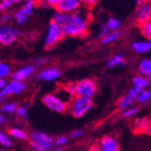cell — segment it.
Wrapping results in <instances>:
<instances>
[{
	"label": "cell",
	"mask_w": 151,
	"mask_h": 151,
	"mask_svg": "<svg viewBox=\"0 0 151 151\" xmlns=\"http://www.w3.org/2000/svg\"><path fill=\"white\" fill-rule=\"evenodd\" d=\"M88 17L82 12H74L69 14L66 22L62 25L64 35L78 37L82 36L87 33Z\"/></svg>",
	"instance_id": "obj_1"
},
{
	"label": "cell",
	"mask_w": 151,
	"mask_h": 151,
	"mask_svg": "<svg viewBox=\"0 0 151 151\" xmlns=\"http://www.w3.org/2000/svg\"><path fill=\"white\" fill-rule=\"evenodd\" d=\"M0 145L4 147H9L12 145L10 136L2 131H0Z\"/></svg>",
	"instance_id": "obj_31"
},
{
	"label": "cell",
	"mask_w": 151,
	"mask_h": 151,
	"mask_svg": "<svg viewBox=\"0 0 151 151\" xmlns=\"http://www.w3.org/2000/svg\"><path fill=\"white\" fill-rule=\"evenodd\" d=\"M7 120H8V118H7V116H6V114H5V113H0V125H4V124H6V123L7 122Z\"/></svg>",
	"instance_id": "obj_41"
},
{
	"label": "cell",
	"mask_w": 151,
	"mask_h": 151,
	"mask_svg": "<svg viewBox=\"0 0 151 151\" xmlns=\"http://www.w3.org/2000/svg\"><path fill=\"white\" fill-rule=\"evenodd\" d=\"M151 19V4L149 2H145L138 6L136 10V20L140 24L146 23Z\"/></svg>",
	"instance_id": "obj_11"
},
{
	"label": "cell",
	"mask_w": 151,
	"mask_h": 151,
	"mask_svg": "<svg viewBox=\"0 0 151 151\" xmlns=\"http://www.w3.org/2000/svg\"><path fill=\"white\" fill-rule=\"evenodd\" d=\"M147 1V0H136V5L137 6H139L141 4H144Z\"/></svg>",
	"instance_id": "obj_48"
},
{
	"label": "cell",
	"mask_w": 151,
	"mask_h": 151,
	"mask_svg": "<svg viewBox=\"0 0 151 151\" xmlns=\"http://www.w3.org/2000/svg\"><path fill=\"white\" fill-rule=\"evenodd\" d=\"M147 1H149V2H150V1H151V0H147Z\"/></svg>",
	"instance_id": "obj_51"
},
{
	"label": "cell",
	"mask_w": 151,
	"mask_h": 151,
	"mask_svg": "<svg viewBox=\"0 0 151 151\" xmlns=\"http://www.w3.org/2000/svg\"><path fill=\"white\" fill-rule=\"evenodd\" d=\"M21 1L22 0H2L0 2V13H3L6 10L11 8V6L21 3Z\"/></svg>",
	"instance_id": "obj_26"
},
{
	"label": "cell",
	"mask_w": 151,
	"mask_h": 151,
	"mask_svg": "<svg viewBox=\"0 0 151 151\" xmlns=\"http://www.w3.org/2000/svg\"><path fill=\"white\" fill-rule=\"evenodd\" d=\"M132 82H133V85L138 87L139 89H145L147 88L149 83H150V79H148L147 77L142 75V74H139V75H136L133 77L132 79Z\"/></svg>",
	"instance_id": "obj_19"
},
{
	"label": "cell",
	"mask_w": 151,
	"mask_h": 151,
	"mask_svg": "<svg viewBox=\"0 0 151 151\" xmlns=\"http://www.w3.org/2000/svg\"><path fill=\"white\" fill-rule=\"evenodd\" d=\"M97 91V85L93 80L83 79L76 83V95L91 98Z\"/></svg>",
	"instance_id": "obj_8"
},
{
	"label": "cell",
	"mask_w": 151,
	"mask_h": 151,
	"mask_svg": "<svg viewBox=\"0 0 151 151\" xmlns=\"http://www.w3.org/2000/svg\"><path fill=\"white\" fill-rule=\"evenodd\" d=\"M119 35H120V33L119 31H109L103 38H101V42L104 45L113 43L116 40L119 39Z\"/></svg>",
	"instance_id": "obj_24"
},
{
	"label": "cell",
	"mask_w": 151,
	"mask_h": 151,
	"mask_svg": "<svg viewBox=\"0 0 151 151\" xmlns=\"http://www.w3.org/2000/svg\"><path fill=\"white\" fill-rule=\"evenodd\" d=\"M0 151H7V150L5 149V148H0Z\"/></svg>",
	"instance_id": "obj_50"
},
{
	"label": "cell",
	"mask_w": 151,
	"mask_h": 151,
	"mask_svg": "<svg viewBox=\"0 0 151 151\" xmlns=\"http://www.w3.org/2000/svg\"><path fill=\"white\" fill-rule=\"evenodd\" d=\"M0 20H1L2 23H6L8 24L10 21L14 20V16L12 13L9 12H3V14L0 16Z\"/></svg>",
	"instance_id": "obj_34"
},
{
	"label": "cell",
	"mask_w": 151,
	"mask_h": 151,
	"mask_svg": "<svg viewBox=\"0 0 151 151\" xmlns=\"http://www.w3.org/2000/svg\"><path fill=\"white\" fill-rule=\"evenodd\" d=\"M142 89H139V88H138V87H136V86H132L131 88H129V90L128 91V94H129V95H131L132 97H134L135 99H136V97L138 96V94L140 92V91H141Z\"/></svg>",
	"instance_id": "obj_36"
},
{
	"label": "cell",
	"mask_w": 151,
	"mask_h": 151,
	"mask_svg": "<svg viewBox=\"0 0 151 151\" xmlns=\"http://www.w3.org/2000/svg\"><path fill=\"white\" fill-rule=\"evenodd\" d=\"M82 5L81 0H61L57 5L56 9L65 12L67 14H72L77 12Z\"/></svg>",
	"instance_id": "obj_13"
},
{
	"label": "cell",
	"mask_w": 151,
	"mask_h": 151,
	"mask_svg": "<svg viewBox=\"0 0 151 151\" xmlns=\"http://www.w3.org/2000/svg\"><path fill=\"white\" fill-rule=\"evenodd\" d=\"M124 63H125V61H124V56H123V54L117 53L107 62V67L114 68L117 66H123Z\"/></svg>",
	"instance_id": "obj_21"
},
{
	"label": "cell",
	"mask_w": 151,
	"mask_h": 151,
	"mask_svg": "<svg viewBox=\"0 0 151 151\" xmlns=\"http://www.w3.org/2000/svg\"><path fill=\"white\" fill-rule=\"evenodd\" d=\"M0 45H1V44H0Z\"/></svg>",
	"instance_id": "obj_52"
},
{
	"label": "cell",
	"mask_w": 151,
	"mask_h": 151,
	"mask_svg": "<svg viewBox=\"0 0 151 151\" xmlns=\"http://www.w3.org/2000/svg\"><path fill=\"white\" fill-rule=\"evenodd\" d=\"M63 88L66 91V92L69 94L72 98H73L74 96H76V83H68Z\"/></svg>",
	"instance_id": "obj_33"
},
{
	"label": "cell",
	"mask_w": 151,
	"mask_h": 151,
	"mask_svg": "<svg viewBox=\"0 0 151 151\" xmlns=\"http://www.w3.org/2000/svg\"><path fill=\"white\" fill-rule=\"evenodd\" d=\"M139 111V108L138 107H129L127 109H125L124 111L122 112V117L123 118H126V119H129V118H131L133 117L137 112Z\"/></svg>",
	"instance_id": "obj_32"
},
{
	"label": "cell",
	"mask_w": 151,
	"mask_h": 151,
	"mask_svg": "<svg viewBox=\"0 0 151 151\" xmlns=\"http://www.w3.org/2000/svg\"><path fill=\"white\" fill-rule=\"evenodd\" d=\"M82 4H84L87 6H92L95 4H97L99 2V0H81Z\"/></svg>",
	"instance_id": "obj_39"
},
{
	"label": "cell",
	"mask_w": 151,
	"mask_h": 151,
	"mask_svg": "<svg viewBox=\"0 0 151 151\" xmlns=\"http://www.w3.org/2000/svg\"><path fill=\"white\" fill-rule=\"evenodd\" d=\"M7 101V98L4 97V96H2L1 94H0V104H2L4 102H6Z\"/></svg>",
	"instance_id": "obj_46"
},
{
	"label": "cell",
	"mask_w": 151,
	"mask_h": 151,
	"mask_svg": "<svg viewBox=\"0 0 151 151\" xmlns=\"http://www.w3.org/2000/svg\"><path fill=\"white\" fill-rule=\"evenodd\" d=\"M18 32L12 24L9 23L0 24V44L1 45H11L16 42Z\"/></svg>",
	"instance_id": "obj_7"
},
{
	"label": "cell",
	"mask_w": 151,
	"mask_h": 151,
	"mask_svg": "<svg viewBox=\"0 0 151 151\" xmlns=\"http://www.w3.org/2000/svg\"><path fill=\"white\" fill-rule=\"evenodd\" d=\"M93 106L91 98L84 96H74L70 103V111L75 118H81L84 116Z\"/></svg>",
	"instance_id": "obj_2"
},
{
	"label": "cell",
	"mask_w": 151,
	"mask_h": 151,
	"mask_svg": "<svg viewBox=\"0 0 151 151\" xmlns=\"http://www.w3.org/2000/svg\"><path fill=\"white\" fill-rule=\"evenodd\" d=\"M134 100H136L134 97H132L131 95L128 94L125 95V96H123V97H121L119 101H118V105H119V109H125L127 108H129L134 101Z\"/></svg>",
	"instance_id": "obj_23"
},
{
	"label": "cell",
	"mask_w": 151,
	"mask_h": 151,
	"mask_svg": "<svg viewBox=\"0 0 151 151\" xmlns=\"http://www.w3.org/2000/svg\"><path fill=\"white\" fill-rule=\"evenodd\" d=\"M64 35L62 25L56 24L55 22H50L48 24L47 30L45 35V45L46 47H52L54 45H56L62 37Z\"/></svg>",
	"instance_id": "obj_4"
},
{
	"label": "cell",
	"mask_w": 151,
	"mask_h": 151,
	"mask_svg": "<svg viewBox=\"0 0 151 151\" xmlns=\"http://www.w3.org/2000/svg\"><path fill=\"white\" fill-rule=\"evenodd\" d=\"M8 135L11 138H14L18 140H27L29 139V136L26 133L25 130H24L21 128L18 127H12L8 129Z\"/></svg>",
	"instance_id": "obj_16"
},
{
	"label": "cell",
	"mask_w": 151,
	"mask_h": 151,
	"mask_svg": "<svg viewBox=\"0 0 151 151\" xmlns=\"http://www.w3.org/2000/svg\"><path fill=\"white\" fill-rule=\"evenodd\" d=\"M42 101L45 107H47L50 111H54V112L63 113L68 109L67 102L64 101L63 99H61L58 95L52 94V93L45 94L42 98Z\"/></svg>",
	"instance_id": "obj_6"
},
{
	"label": "cell",
	"mask_w": 151,
	"mask_h": 151,
	"mask_svg": "<svg viewBox=\"0 0 151 151\" xmlns=\"http://www.w3.org/2000/svg\"><path fill=\"white\" fill-rule=\"evenodd\" d=\"M30 146L33 149L49 151L54 145V139L49 134L43 131H32L29 135Z\"/></svg>",
	"instance_id": "obj_3"
},
{
	"label": "cell",
	"mask_w": 151,
	"mask_h": 151,
	"mask_svg": "<svg viewBox=\"0 0 151 151\" xmlns=\"http://www.w3.org/2000/svg\"><path fill=\"white\" fill-rule=\"evenodd\" d=\"M132 50L137 53H146L151 51V40H140L135 41L131 44Z\"/></svg>",
	"instance_id": "obj_15"
},
{
	"label": "cell",
	"mask_w": 151,
	"mask_h": 151,
	"mask_svg": "<svg viewBox=\"0 0 151 151\" xmlns=\"http://www.w3.org/2000/svg\"><path fill=\"white\" fill-rule=\"evenodd\" d=\"M140 30L142 35L147 40H151V19L140 24Z\"/></svg>",
	"instance_id": "obj_28"
},
{
	"label": "cell",
	"mask_w": 151,
	"mask_h": 151,
	"mask_svg": "<svg viewBox=\"0 0 151 151\" xmlns=\"http://www.w3.org/2000/svg\"><path fill=\"white\" fill-rule=\"evenodd\" d=\"M81 135H82V132H81V129H75V130H73L72 132L71 138L72 139H77V138H79V137H81Z\"/></svg>",
	"instance_id": "obj_40"
},
{
	"label": "cell",
	"mask_w": 151,
	"mask_h": 151,
	"mask_svg": "<svg viewBox=\"0 0 151 151\" xmlns=\"http://www.w3.org/2000/svg\"><path fill=\"white\" fill-rule=\"evenodd\" d=\"M61 71L56 67H47L36 74V80L44 81H53L61 77Z\"/></svg>",
	"instance_id": "obj_10"
},
{
	"label": "cell",
	"mask_w": 151,
	"mask_h": 151,
	"mask_svg": "<svg viewBox=\"0 0 151 151\" xmlns=\"http://www.w3.org/2000/svg\"><path fill=\"white\" fill-rule=\"evenodd\" d=\"M35 69H36V65L35 64H28V65L22 66L12 73L11 79L24 81L25 79L29 78L35 73Z\"/></svg>",
	"instance_id": "obj_12"
},
{
	"label": "cell",
	"mask_w": 151,
	"mask_h": 151,
	"mask_svg": "<svg viewBox=\"0 0 151 151\" xmlns=\"http://www.w3.org/2000/svg\"><path fill=\"white\" fill-rule=\"evenodd\" d=\"M99 147L102 151H119L117 139L111 136H105L100 140Z\"/></svg>",
	"instance_id": "obj_14"
},
{
	"label": "cell",
	"mask_w": 151,
	"mask_h": 151,
	"mask_svg": "<svg viewBox=\"0 0 151 151\" xmlns=\"http://www.w3.org/2000/svg\"><path fill=\"white\" fill-rule=\"evenodd\" d=\"M12 71L10 65L3 61H0V78L6 79L7 77L11 76Z\"/></svg>",
	"instance_id": "obj_25"
},
{
	"label": "cell",
	"mask_w": 151,
	"mask_h": 151,
	"mask_svg": "<svg viewBox=\"0 0 151 151\" xmlns=\"http://www.w3.org/2000/svg\"><path fill=\"white\" fill-rule=\"evenodd\" d=\"M16 114L17 115V117L20 119H22L24 121L28 120V111H27V108L24 105H20L17 107Z\"/></svg>",
	"instance_id": "obj_30"
},
{
	"label": "cell",
	"mask_w": 151,
	"mask_h": 151,
	"mask_svg": "<svg viewBox=\"0 0 151 151\" xmlns=\"http://www.w3.org/2000/svg\"><path fill=\"white\" fill-rule=\"evenodd\" d=\"M25 88H26V84L24 81L11 79L7 81L4 90L0 94L6 98H8L9 96H15V95L21 94L22 92L24 91Z\"/></svg>",
	"instance_id": "obj_9"
},
{
	"label": "cell",
	"mask_w": 151,
	"mask_h": 151,
	"mask_svg": "<svg viewBox=\"0 0 151 151\" xmlns=\"http://www.w3.org/2000/svg\"><path fill=\"white\" fill-rule=\"evenodd\" d=\"M45 62V58H36L34 62V64L36 66H39V65H42Z\"/></svg>",
	"instance_id": "obj_43"
},
{
	"label": "cell",
	"mask_w": 151,
	"mask_h": 151,
	"mask_svg": "<svg viewBox=\"0 0 151 151\" xmlns=\"http://www.w3.org/2000/svg\"><path fill=\"white\" fill-rule=\"evenodd\" d=\"M145 132H146V133H147V134H149V135H151V122L149 123V125H148V126H147V128L146 129Z\"/></svg>",
	"instance_id": "obj_47"
},
{
	"label": "cell",
	"mask_w": 151,
	"mask_h": 151,
	"mask_svg": "<svg viewBox=\"0 0 151 151\" xmlns=\"http://www.w3.org/2000/svg\"><path fill=\"white\" fill-rule=\"evenodd\" d=\"M68 16H69V14L56 9V11L52 14V21L55 22L56 24H58L60 25H63L66 22Z\"/></svg>",
	"instance_id": "obj_22"
},
{
	"label": "cell",
	"mask_w": 151,
	"mask_h": 151,
	"mask_svg": "<svg viewBox=\"0 0 151 151\" xmlns=\"http://www.w3.org/2000/svg\"><path fill=\"white\" fill-rule=\"evenodd\" d=\"M138 70L140 74H142L151 80V60L150 59L141 60L139 63Z\"/></svg>",
	"instance_id": "obj_17"
},
{
	"label": "cell",
	"mask_w": 151,
	"mask_h": 151,
	"mask_svg": "<svg viewBox=\"0 0 151 151\" xmlns=\"http://www.w3.org/2000/svg\"><path fill=\"white\" fill-rule=\"evenodd\" d=\"M149 123H150V120L147 117L136 119L133 123V129L137 133L145 131L146 129L147 128V126L149 125Z\"/></svg>",
	"instance_id": "obj_18"
},
{
	"label": "cell",
	"mask_w": 151,
	"mask_h": 151,
	"mask_svg": "<svg viewBox=\"0 0 151 151\" xmlns=\"http://www.w3.org/2000/svg\"><path fill=\"white\" fill-rule=\"evenodd\" d=\"M33 151H45V150H43V149H34Z\"/></svg>",
	"instance_id": "obj_49"
},
{
	"label": "cell",
	"mask_w": 151,
	"mask_h": 151,
	"mask_svg": "<svg viewBox=\"0 0 151 151\" xmlns=\"http://www.w3.org/2000/svg\"><path fill=\"white\" fill-rule=\"evenodd\" d=\"M109 32V28L107 27L106 24H101V28H100V32H99V37L103 38V37H104V36H105Z\"/></svg>",
	"instance_id": "obj_37"
},
{
	"label": "cell",
	"mask_w": 151,
	"mask_h": 151,
	"mask_svg": "<svg viewBox=\"0 0 151 151\" xmlns=\"http://www.w3.org/2000/svg\"><path fill=\"white\" fill-rule=\"evenodd\" d=\"M61 0H43V2L45 6H57V5L60 3Z\"/></svg>",
	"instance_id": "obj_38"
},
{
	"label": "cell",
	"mask_w": 151,
	"mask_h": 151,
	"mask_svg": "<svg viewBox=\"0 0 151 151\" xmlns=\"http://www.w3.org/2000/svg\"><path fill=\"white\" fill-rule=\"evenodd\" d=\"M106 25L109 31H118L120 27V22L115 17H109L106 22Z\"/></svg>",
	"instance_id": "obj_27"
},
{
	"label": "cell",
	"mask_w": 151,
	"mask_h": 151,
	"mask_svg": "<svg viewBox=\"0 0 151 151\" xmlns=\"http://www.w3.org/2000/svg\"><path fill=\"white\" fill-rule=\"evenodd\" d=\"M49 151H64V147H60V146H55V147H52Z\"/></svg>",
	"instance_id": "obj_45"
},
{
	"label": "cell",
	"mask_w": 151,
	"mask_h": 151,
	"mask_svg": "<svg viewBox=\"0 0 151 151\" xmlns=\"http://www.w3.org/2000/svg\"><path fill=\"white\" fill-rule=\"evenodd\" d=\"M35 6V0H24L21 7L13 14L14 20L18 25L24 24L32 15Z\"/></svg>",
	"instance_id": "obj_5"
},
{
	"label": "cell",
	"mask_w": 151,
	"mask_h": 151,
	"mask_svg": "<svg viewBox=\"0 0 151 151\" xmlns=\"http://www.w3.org/2000/svg\"><path fill=\"white\" fill-rule=\"evenodd\" d=\"M151 99V91L149 90H141L140 92L138 94V96L136 97V100L139 102H147Z\"/></svg>",
	"instance_id": "obj_29"
},
{
	"label": "cell",
	"mask_w": 151,
	"mask_h": 151,
	"mask_svg": "<svg viewBox=\"0 0 151 151\" xmlns=\"http://www.w3.org/2000/svg\"><path fill=\"white\" fill-rule=\"evenodd\" d=\"M68 141V138L64 135H62V136H59L57 138L54 139V145L55 146H60V147H63V145H65Z\"/></svg>",
	"instance_id": "obj_35"
},
{
	"label": "cell",
	"mask_w": 151,
	"mask_h": 151,
	"mask_svg": "<svg viewBox=\"0 0 151 151\" xmlns=\"http://www.w3.org/2000/svg\"><path fill=\"white\" fill-rule=\"evenodd\" d=\"M6 82H7L6 79H1V78H0V93H1L2 91L4 90V88H5L6 84Z\"/></svg>",
	"instance_id": "obj_42"
},
{
	"label": "cell",
	"mask_w": 151,
	"mask_h": 151,
	"mask_svg": "<svg viewBox=\"0 0 151 151\" xmlns=\"http://www.w3.org/2000/svg\"><path fill=\"white\" fill-rule=\"evenodd\" d=\"M88 151H102V150L101 149L99 145H93L88 149Z\"/></svg>",
	"instance_id": "obj_44"
},
{
	"label": "cell",
	"mask_w": 151,
	"mask_h": 151,
	"mask_svg": "<svg viewBox=\"0 0 151 151\" xmlns=\"http://www.w3.org/2000/svg\"><path fill=\"white\" fill-rule=\"evenodd\" d=\"M17 104L14 101H6V102L2 103L1 106H0V111L2 113L5 114H15L17 112Z\"/></svg>",
	"instance_id": "obj_20"
}]
</instances>
